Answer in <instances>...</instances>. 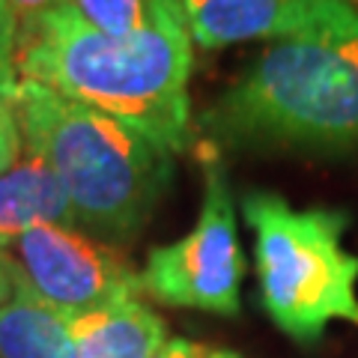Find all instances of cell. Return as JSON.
Instances as JSON below:
<instances>
[{"label": "cell", "mask_w": 358, "mask_h": 358, "mask_svg": "<svg viewBox=\"0 0 358 358\" xmlns=\"http://www.w3.org/2000/svg\"><path fill=\"white\" fill-rule=\"evenodd\" d=\"M87 24L108 33V36H131L150 18L147 0H72Z\"/></svg>", "instance_id": "11"}, {"label": "cell", "mask_w": 358, "mask_h": 358, "mask_svg": "<svg viewBox=\"0 0 358 358\" xmlns=\"http://www.w3.org/2000/svg\"><path fill=\"white\" fill-rule=\"evenodd\" d=\"M13 275H9V268H6V263L0 260V305H3V301L13 296Z\"/></svg>", "instance_id": "16"}, {"label": "cell", "mask_w": 358, "mask_h": 358, "mask_svg": "<svg viewBox=\"0 0 358 358\" xmlns=\"http://www.w3.org/2000/svg\"><path fill=\"white\" fill-rule=\"evenodd\" d=\"M60 3H66V0H9V6H13L18 24H24V21L36 18L42 13H48V9L60 6Z\"/></svg>", "instance_id": "14"}, {"label": "cell", "mask_w": 358, "mask_h": 358, "mask_svg": "<svg viewBox=\"0 0 358 358\" xmlns=\"http://www.w3.org/2000/svg\"><path fill=\"white\" fill-rule=\"evenodd\" d=\"M69 221H75L69 197L39 155L24 152V159L0 173V245L39 224Z\"/></svg>", "instance_id": "9"}, {"label": "cell", "mask_w": 358, "mask_h": 358, "mask_svg": "<svg viewBox=\"0 0 358 358\" xmlns=\"http://www.w3.org/2000/svg\"><path fill=\"white\" fill-rule=\"evenodd\" d=\"M13 287L63 317L102 310L141 296V275L108 245L69 224H39L0 245Z\"/></svg>", "instance_id": "6"}, {"label": "cell", "mask_w": 358, "mask_h": 358, "mask_svg": "<svg viewBox=\"0 0 358 358\" xmlns=\"http://www.w3.org/2000/svg\"><path fill=\"white\" fill-rule=\"evenodd\" d=\"M131 36L87 24L72 0L18 24V75L117 117L164 152L192 143V33L179 0H147Z\"/></svg>", "instance_id": "1"}, {"label": "cell", "mask_w": 358, "mask_h": 358, "mask_svg": "<svg viewBox=\"0 0 358 358\" xmlns=\"http://www.w3.org/2000/svg\"><path fill=\"white\" fill-rule=\"evenodd\" d=\"M192 42L227 48L254 39L355 36L358 9L346 0H179Z\"/></svg>", "instance_id": "7"}, {"label": "cell", "mask_w": 358, "mask_h": 358, "mask_svg": "<svg viewBox=\"0 0 358 358\" xmlns=\"http://www.w3.org/2000/svg\"><path fill=\"white\" fill-rule=\"evenodd\" d=\"M242 212L268 320L299 343L320 341L338 320L358 329V257L343 248L350 218L338 209H296L268 192L245 194Z\"/></svg>", "instance_id": "4"}, {"label": "cell", "mask_w": 358, "mask_h": 358, "mask_svg": "<svg viewBox=\"0 0 358 358\" xmlns=\"http://www.w3.org/2000/svg\"><path fill=\"white\" fill-rule=\"evenodd\" d=\"M203 358H239V355H233V352H206Z\"/></svg>", "instance_id": "17"}, {"label": "cell", "mask_w": 358, "mask_h": 358, "mask_svg": "<svg viewBox=\"0 0 358 358\" xmlns=\"http://www.w3.org/2000/svg\"><path fill=\"white\" fill-rule=\"evenodd\" d=\"M203 355H206V350H200L197 343L173 338V341H164L152 358H203Z\"/></svg>", "instance_id": "15"}, {"label": "cell", "mask_w": 358, "mask_h": 358, "mask_svg": "<svg viewBox=\"0 0 358 358\" xmlns=\"http://www.w3.org/2000/svg\"><path fill=\"white\" fill-rule=\"evenodd\" d=\"M78 358H152L167 341L164 320L141 299L69 317Z\"/></svg>", "instance_id": "8"}, {"label": "cell", "mask_w": 358, "mask_h": 358, "mask_svg": "<svg viewBox=\"0 0 358 358\" xmlns=\"http://www.w3.org/2000/svg\"><path fill=\"white\" fill-rule=\"evenodd\" d=\"M24 143H21V129H18V117L13 102L0 99V173L9 171L15 162Z\"/></svg>", "instance_id": "13"}, {"label": "cell", "mask_w": 358, "mask_h": 358, "mask_svg": "<svg viewBox=\"0 0 358 358\" xmlns=\"http://www.w3.org/2000/svg\"><path fill=\"white\" fill-rule=\"evenodd\" d=\"M242 278L245 260L230 185L221 162L206 159L197 224L182 239L150 251L141 272V289L171 308H197L236 317Z\"/></svg>", "instance_id": "5"}, {"label": "cell", "mask_w": 358, "mask_h": 358, "mask_svg": "<svg viewBox=\"0 0 358 358\" xmlns=\"http://www.w3.org/2000/svg\"><path fill=\"white\" fill-rule=\"evenodd\" d=\"M24 152L60 179L75 221L105 236H134L171 182V152L117 117L21 81L13 99Z\"/></svg>", "instance_id": "2"}, {"label": "cell", "mask_w": 358, "mask_h": 358, "mask_svg": "<svg viewBox=\"0 0 358 358\" xmlns=\"http://www.w3.org/2000/svg\"><path fill=\"white\" fill-rule=\"evenodd\" d=\"M0 358H78L69 317L13 289L0 305Z\"/></svg>", "instance_id": "10"}, {"label": "cell", "mask_w": 358, "mask_h": 358, "mask_svg": "<svg viewBox=\"0 0 358 358\" xmlns=\"http://www.w3.org/2000/svg\"><path fill=\"white\" fill-rule=\"evenodd\" d=\"M209 122L233 141L352 147L358 143V33L266 48L209 110Z\"/></svg>", "instance_id": "3"}, {"label": "cell", "mask_w": 358, "mask_h": 358, "mask_svg": "<svg viewBox=\"0 0 358 358\" xmlns=\"http://www.w3.org/2000/svg\"><path fill=\"white\" fill-rule=\"evenodd\" d=\"M15 51H18V21L9 0H0V99H6V102H13L21 87Z\"/></svg>", "instance_id": "12"}]
</instances>
